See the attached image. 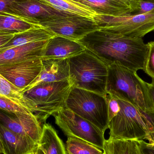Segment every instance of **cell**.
Returning <instances> with one entry per match:
<instances>
[{
    "mask_svg": "<svg viewBox=\"0 0 154 154\" xmlns=\"http://www.w3.org/2000/svg\"><path fill=\"white\" fill-rule=\"evenodd\" d=\"M77 42L108 66L116 64L136 72L144 69L148 47L142 38L99 29Z\"/></svg>",
    "mask_w": 154,
    "mask_h": 154,
    "instance_id": "1",
    "label": "cell"
},
{
    "mask_svg": "<svg viewBox=\"0 0 154 154\" xmlns=\"http://www.w3.org/2000/svg\"><path fill=\"white\" fill-rule=\"evenodd\" d=\"M106 92L127 100L144 111L154 113L147 82L143 80L136 71L118 64L109 66Z\"/></svg>",
    "mask_w": 154,
    "mask_h": 154,
    "instance_id": "2",
    "label": "cell"
},
{
    "mask_svg": "<svg viewBox=\"0 0 154 154\" xmlns=\"http://www.w3.org/2000/svg\"><path fill=\"white\" fill-rule=\"evenodd\" d=\"M113 97L119 103L120 110L109 123V138L148 140L154 133V113L144 111L127 100Z\"/></svg>",
    "mask_w": 154,
    "mask_h": 154,
    "instance_id": "3",
    "label": "cell"
},
{
    "mask_svg": "<svg viewBox=\"0 0 154 154\" xmlns=\"http://www.w3.org/2000/svg\"><path fill=\"white\" fill-rule=\"evenodd\" d=\"M67 60L71 87L106 95L108 66L102 60L86 49Z\"/></svg>",
    "mask_w": 154,
    "mask_h": 154,
    "instance_id": "4",
    "label": "cell"
},
{
    "mask_svg": "<svg viewBox=\"0 0 154 154\" xmlns=\"http://www.w3.org/2000/svg\"><path fill=\"white\" fill-rule=\"evenodd\" d=\"M71 88L69 80L37 85L23 92L26 106L43 126L50 116L66 107Z\"/></svg>",
    "mask_w": 154,
    "mask_h": 154,
    "instance_id": "5",
    "label": "cell"
},
{
    "mask_svg": "<svg viewBox=\"0 0 154 154\" xmlns=\"http://www.w3.org/2000/svg\"><path fill=\"white\" fill-rule=\"evenodd\" d=\"M66 107L89 121L104 133L109 129L106 95L72 87L66 100Z\"/></svg>",
    "mask_w": 154,
    "mask_h": 154,
    "instance_id": "6",
    "label": "cell"
},
{
    "mask_svg": "<svg viewBox=\"0 0 154 154\" xmlns=\"http://www.w3.org/2000/svg\"><path fill=\"white\" fill-rule=\"evenodd\" d=\"M93 19L100 29L126 37L142 38L154 31V9L143 14H131L124 16L95 14Z\"/></svg>",
    "mask_w": 154,
    "mask_h": 154,
    "instance_id": "7",
    "label": "cell"
},
{
    "mask_svg": "<svg viewBox=\"0 0 154 154\" xmlns=\"http://www.w3.org/2000/svg\"><path fill=\"white\" fill-rule=\"evenodd\" d=\"M53 116L56 125L67 137L80 138L104 150L105 133L92 123L66 107Z\"/></svg>",
    "mask_w": 154,
    "mask_h": 154,
    "instance_id": "8",
    "label": "cell"
},
{
    "mask_svg": "<svg viewBox=\"0 0 154 154\" xmlns=\"http://www.w3.org/2000/svg\"><path fill=\"white\" fill-rule=\"evenodd\" d=\"M55 36H60L78 41L91 32L100 29L94 19L74 15L57 18L41 23Z\"/></svg>",
    "mask_w": 154,
    "mask_h": 154,
    "instance_id": "9",
    "label": "cell"
},
{
    "mask_svg": "<svg viewBox=\"0 0 154 154\" xmlns=\"http://www.w3.org/2000/svg\"><path fill=\"white\" fill-rule=\"evenodd\" d=\"M5 13L40 26L42 23L74 14L59 11L40 0H12Z\"/></svg>",
    "mask_w": 154,
    "mask_h": 154,
    "instance_id": "10",
    "label": "cell"
},
{
    "mask_svg": "<svg viewBox=\"0 0 154 154\" xmlns=\"http://www.w3.org/2000/svg\"><path fill=\"white\" fill-rule=\"evenodd\" d=\"M0 124L39 143L43 126L32 112L14 113L0 109Z\"/></svg>",
    "mask_w": 154,
    "mask_h": 154,
    "instance_id": "11",
    "label": "cell"
},
{
    "mask_svg": "<svg viewBox=\"0 0 154 154\" xmlns=\"http://www.w3.org/2000/svg\"><path fill=\"white\" fill-rule=\"evenodd\" d=\"M41 58L0 66V74L17 88L23 90L29 86L40 73Z\"/></svg>",
    "mask_w": 154,
    "mask_h": 154,
    "instance_id": "12",
    "label": "cell"
},
{
    "mask_svg": "<svg viewBox=\"0 0 154 154\" xmlns=\"http://www.w3.org/2000/svg\"><path fill=\"white\" fill-rule=\"evenodd\" d=\"M41 60L42 69L40 73L29 86L23 90V93L40 84L69 79V66L67 59Z\"/></svg>",
    "mask_w": 154,
    "mask_h": 154,
    "instance_id": "13",
    "label": "cell"
},
{
    "mask_svg": "<svg viewBox=\"0 0 154 154\" xmlns=\"http://www.w3.org/2000/svg\"><path fill=\"white\" fill-rule=\"evenodd\" d=\"M85 50V48L78 42L55 36L48 41L41 59H67L81 53Z\"/></svg>",
    "mask_w": 154,
    "mask_h": 154,
    "instance_id": "14",
    "label": "cell"
},
{
    "mask_svg": "<svg viewBox=\"0 0 154 154\" xmlns=\"http://www.w3.org/2000/svg\"><path fill=\"white\" fill-rule=\"evenodd\" d=\"M48 40L18 46L1 52L0 66L41 58L43 50Z\"/></svg>",
    "mask_w": 154,
    "mask_h": 154,
    "instance_id": "15",
    "label": "cell"
},
{
    "mask_svg": "<svg viewBox=\"0 0 154 154\" xmlns=\"http://www.w3.org/2000/svg\"><path fill=\"white\" fill-rule=\"evenodd\" d=\"M0 137L4 154H29L38 144L30 138L14 133L0 124Z\"/></svg>",
    "mask_w": 154,
    "mask_h": 154,
    "instance_id": "16",
    "label": "cell"
},
{
    "mask_svg": "<svg viewBox=\"0 0 154 154\" xmlns=\"http://www.w3.org/2000/svg\"><path fill=\"white\" fill-rule=\"evenodd\" d=\"M94 11L97 14L120 16L132 14L134 11L119 0H72Z\"/></svg>",
    "mask_w": 154,
    "mask_h": 154,
    "instance_id": "17",
    "label": "cell"
},
{
    "mask_svg": "<svg viewBox=\"0 0 154 154\" xmlns=\"http://www.w3.org/2000/svg\"><path fill=\"white\" fill-rule=\"evenodd\" d=\"M36 151L37 154H67L64 143L57 131L47 123L42 126V134Z\"/></svg>",
    "mask_w": 154,
    "mask_h": 154,
    "instance_id": "18",
    "label": "cell"
},
{
    "mask_svg": "<svg viewBox=\"0 0 154 154\" xmlns=\"http://www.w3.org/2000/svg\"><path fill=\"white\" fill-rule=\"evenodd\" d=\"M55 35L42 27L32 28L22 32L15 33L13 38L0 48V53L7 50L32 42L47 41Z\"/></svg>",
    "mask_w": 154,
    "mask_h": 154,
    "instance_id": "19",
    "label": "cell"
},
{
    "mask_svg": "<svg viewBox=\"0 0 154 154\" xmlns=\"http://www.w3.org/2000/svg\"><path fill=\"white\" fill-rule=\"evenodd\" d=\"M142 142L138 139L108 138L103 150L106 154H143Z\"/></svg>",
    "mask_w": 154,
    "mask_h": 154,
    "instance_id": "20",
    "label": "cell"
},
{
    "mask_svg": "<svg viewBox=\"0 0 154 154\" xmlns=\"http://www.w3.org/2000/svg\"><path fill=\"white\" fill-rule=\"evenodd\" d=\"M44 3L62 11L93 18L97 14L93 10L72 0H40Z\"/></svg>",
    "mask_w": 154,
    "mask_h": 154,
    "instance_id": "21",
    "label": "cell"
},
{
    "mask_svg": "<svg viewBox=\"0 0 154 154\" xmlns=\"http://www.w3.org/2000/svg\"><path fill=\"white\" fill-rule=\"evenodd\" d=\"M39 27L18 16L0 12V31L17 33Z\"/></svg>",
    "mask_w": 154,
    "mask_h": 154,
    "instance_id": "22",
    "label": "cell"
},
{
    "mask_svg": "<svg viewBox=\"0 0 154 154\" xmlns=\"http://www.w3.org/2000/svg\"><path fill=\"white\" fill-rule=\"evenodd\" d=\"M67 154H105L104 150L85 140L69 137L66 142Z\"/></svg>",
    "mask_w": 154,
    "mask_h": 154,
    "instance_id": "23",
    "label": "cell"
},
{
    "mask_svg": "<svg viewBox=\"0 0 154 154\" xmlns=\"http://www.w3.org/2000/svg\"><path fill=\"white\" fill-rule=\"evenodd\" d=\"M0 96L7 98L17 104L28 108L26 106L22 90L14 85L1 74Z\"/></svg>",
    "mask_w": 154,
    "mask_h": 154,
    "instance_id": "24",
    "label": "cell"
},
{
    "mask_svg": "<svg viewBox=\"0 0 154 154\" xmlns=\"http://www.w3.org/2000/svg\"><path fill=\"white\" fill-rule=\"evenodd\" d=\"M0 109L11 113L32 112L27 108L22 106L12 100L0 96Z\"/></svg>",
    "mask_w": 154,
    "mask_h": 154,
    "instance_id": "25",
    "label": "cell"
},
{
    "mask_svg": "<svg viewBox=\"0 0 154 154\" xmlns=\"http://www.w3.org/2000/svg\"><path fill=\"white\" fill-rule=\"evenodd\" d=\"M147 45L148 52L143 70L154 80V41L148 42Z\"/></svg>",
    "mask_w": 154,
    "mask_h": 154,
    "instance_id": "26",
    "label": "cell"
},
{
    "mask_svg": "<svg viewBox=\"0 0 154 154\" xmlns=\"http://www.w3.org/2000/svg\"><path fill=\"white\" fill-rule=\"evenodd\" d=\"M106 96L108 101V117L109 122L119 112L120 106L116 98L109 94H107Z\"/></svg>",
    "mask_w": 154,
    "mask_h": 154,
    "instance_id": "27",
    "label": "cell"
},
{
    "mask_svg": "<svg viewBox=\"0 0 154 154\" xmlns=\"http://www.w3.org/2000/svg\"><path fill=\"white\" fill-rule=\"evenodd\" d=\"M154 9V0H142L139 10L134 14H143L149 12Z\"/></svg>",
    "mask_w": 154,
    "mask_h": 154,
    "instance_id": "28",
    "label": "cell"
},
{
    "mask_svg": "<svg viewBox=\"0 0 154 154\" xmlns=\"http://www.w3.org/2000/svg\"><path fill=\"white\" fill-rule=\"evenodd\" d=\"M15 33L0 31V48L12 39Z\"/></svg>",
    "mask_w": 154,
    "mask_h": 154,
    "instance_id": "29",
    "label": "cell"
},
{
    "mask_svg": "<svg viewBox=\"0 0 154 154\" xmlns=\"http://www.w3.org/2000/svg\"><path fill=\"white\" fill-rule=\"evenodd\" d=\"M130 8L134 12L137 11L142 0H119Z\"/></svg>",
    "mask_w": 154,
    "mask_h": 154,
    "instance_id": "30",
    "label": "cell"
},
{
    "mask_svg": "<svg viewBox=\"0 0 154 154\" xmlns=\"http://www.w3.org/2000/svg\"><path fill=\"white\" fill-rule=\"evenodd\" d=\"M143 154H154V147L148 143L143 140L142 142Z\"/></svg>",
    "mask_w": 154,
    "mask_h": 154,
    "instance_id": "31",
    "label": "cell"
},
{
    "mask_svg": "<svg viewBox=\"0 0 154 154\" xmlns=\"http://www.w3.org/2000/svg\"><path fill=\"white\" fill-rule=\"evenodd\" d=\"M148 93L154 109V80L152 79L151 83H147Z\"/></svg>",
    "mask_w": 154,
    "mask_h": 154,
    "instance_id": "32",
    "label": "cell"
},
{
    "mask_svg": "<svg viewBox=\"0 0 154 154\" xmlns=\"http://www.w3.org/2000/svg\"><path fill=\"white\" fill-rule=\"evenodd\" d=\"M12 0H0V12L6 13Z\"/></svg>",
    "mask_w": 154,
    "mask_h": 154,
    "instance_id": "33",
    "label": "cell"
},
{
    "mask_svg": "<svg viewBox=\"0 0 154 154\" xmlns=\"http://www.w3.org/2000/svg\"><path fill=\"white\" fill-rule=\"evenodd\" d=\"M0 154H4L3 148L2 144L1 137H0Z\"/></svg>",
    "mask_w": 154,
    "mask_h": 154,
    "instance_id": "34",
    "label": "cell"
},
{
    "mask_svg": "<svg viewBox=\"0 0 154 154\" xmlns=\"http://www.w3.org/2000/svg\"><path fill=\"white\" fill-rule=\"evenodd\" d=\"M29 154H37V152H36V150H34L33 152H32L30 153Z\"/></svg>",
    "mask_w": 154,
    "mask_h": 154,
    "instance_id": "35",
    "label": "cell"
},
{
    "mask_svg": "<svg viewBox=\"0 0 154 154\" xmlns=\"http://www.w3.org/2000/svg\"><path fill=\"white\" fill-rule=\"evenodd\" d=\"M149 144H150V145H152V146H153V147H154V145H153L151 144H150V143H149Z\"/></svg>",
    "mask_w": 154,
    "mask_h": 154,
    "instance_id": "36",
    "label": "cell"
},
{
    "mask_svg": "<svg viewBox=\"0 0 154 154\" xmlns=\"http://www.w3.org/2000/svg\"></svg>",
    "mask_w": 154,
    "mask_h": 154,
    "instance_id": "37",
    "label": "cell"
}]
</instances>
